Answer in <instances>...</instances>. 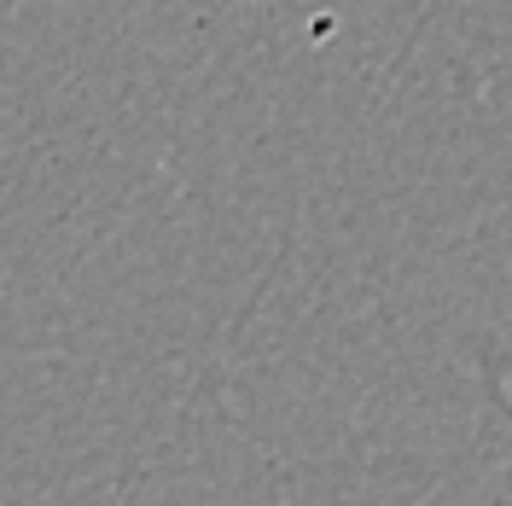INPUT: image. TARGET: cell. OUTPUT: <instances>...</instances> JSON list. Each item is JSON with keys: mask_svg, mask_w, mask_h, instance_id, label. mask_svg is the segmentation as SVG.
<instances>
[]
</instances>
